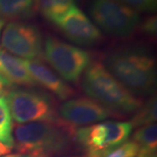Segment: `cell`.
<instances>
[{
	"instance_id": "1",
	"label": "cell",
	"mask_w": 157,
	"mask_h": 157,
	"mask_svg": "<svg viewBox=\"0 0 157 157\" xmlns=\"http://www.w3.org/2000/svg\"><path fill=\"white\" fill-rule=\"evenodd\" d=\"M74 132L65 124H12L13 147L31 157H56L67 150Z\"/></svg>"
},
{
	"instance_id": "2",
	"label": "cell",
	"mask_w": 157,
	"mask_h": 157,
	"mask_svg": "<svg viewBox=\"0 0 157 157\" xmlns=\"http://www.w3.org/2000/svg\"><path fill=\"white\" fill-rule=\"evenodd\" d=\"M107 69L133 94L149 95L156 86L154 58L135 50L119 51L107 56Z\"/></svg>"
},
{
	"instance_id": "3",
	"label": "cell",
	"mask_w": 157,
	"mask_h": 157,
	"mask_svg": "<svg viewBox=\"0 0 157 157\" xmlns=\"http://www.w3.org/2000/svg\"><path fill=\"white\" fill-rule=\"evenodd\" d=\"M83 89L86 94L112 112L131 113L142 102L126 88L101 62L90 63L85 71Z\"/></svg>"
},
{
	"instance_id": "4",
	"label": "cell",
	"mask_w": 157,
	"mask_h": 157,
	"mask_svg": "<svg viewBox=\"0 0 157 157\" xmlns=\"http://www.w3.org/2000/svg\"><path fill=\"white\" fill-rule=\"evenodd\" d=\"M6 99L11 119L17 124H63L53 101L44 92L26 88L10 90Z\"/></svg>"
},
{
	"instance_id": "5",
	"label": "cell",
	"mask_w": 157,
	"mask_h": 157,
	"mask_svg": "<svg viewBox=\"0 0 157 157\" xmlns=\"http://www.w3.org/2000/svg\"><path fill=\"white\" fill-rule=\"evenodd\" d=\"M132 128L129 122L107 121L77 129L75 135L86 157H102L128 140Z\"/></svg>"
},
{
	"instance_id": "6",
	"label": "cell",
	"mask_w": 157,
	"mask_h": 157,
	"mask_svg": "<svg viewBox=\"0 0 157 157\" xmlns=\"http://www.w3.org/2000/svg\"><path fill=\"white\" fill-rule=\"evenodd\" d=\"M90 13L104 32L117 38L131 36L140 23L138 12L118 0H93Z\"/></svg>"
},
{
	"instance_id": "7",
	"label": "cell",
	"mask_w": 157,
	"mask_h": 157,
	"mask_svg": "<svg viewBox=\"0 0 157 157\" xmlns=\"http://www.w3.org/2000/svg\"><path fill=\"white\" fill-rule=\"evenodd\" d=\"M43 54L57 73L71 82L80 78L91 62L88 52L53 37L45 40Z\"/></svg>"
},
{
	"instance_id": "8",
	"label": "cell",
	"mask_w": 157,
	"mask_h": 157,
	"mask_svg": "<svg viewBox=\"0 0 157 157\" xmlns=\"http://www.w3.org/2000/svg\"><path fill=\"white\" fill-rule=\"evenodd\" d=\"M1 45L9 53L28 60L38 59L43 55L40 31L33 25L26 23L7 24L2 34Z\"/></svg>"
},
{
	"instance_id": "9",
	"label": "cell",
	"mask_w": 157,
	"mask_h": 157,
	"mask_svg": "<svg viewBox=\"0 0 157 157\" xmlns=\"http://www.w3.org/2000/svg\"><path fill=\"white\" fill-rule=\"evenodd\" d=\"M52 23L56 25L67 39L78 45H96L103 39L100 29L75 6L54 19Z\"/></svg>"
},
{
	"instance_id": "10",
	"label": "cell",
	"mask_w": 157,
	"mask_h": 157,
	"mask_svg": "<svg viewBox=\"0 0 157 157\" xmlns=\"http://www.w3.org/2000/svg\"><path fill=\"white\" fill-rule=\"evenodd\" d=\"M113 113L89 98H78L65 102L59 110V117L67 127L73 132L78 126L99 122L111 117Z\"/></svg>"
},
{
	"instance_id": "11",
	"label": "cell",
	"mask_w": 157,
	"mask_h": 157,
	"mask_svg": "<svg viewBox=\"0 0 157 157\" xmlns=\"http://www.w3.org/2000/svg\"><path fill=\"white\" fill-rule=\"evenodd\" d=\"M24 65L35 84L51 91L59 100L66 101L74 94L73 88L43 62L39 59H25Z\"/></svg>"
},
{
	"instance_id": "12",
	"label": "cell",
	"mask_w": 157,
	"mask_h": 157,
	"mask_svg": "<svg viewBox=\"0 0 157 157\" xmlns=\"http://www.w3.org/2000/svg\"><path fill=\"white\" fill-rule=\"evenodd\" d=\"M0 76L11 85L33 86L35 84L24 65V60L0 48Z\"/></svg>"
},
{
	"instance_id": "13",
	"label": "cell",
	"mask_w": 157,
	"mask_h": 157,
	"mask_svg": "<svg viewBox=\"0 0 157 157\" xmlns=\"http://www.w3.org/2000/svg\"><path fill=\"white\" fill-rule=\"evenodd\" d=\"M34 0H0V18L17 20L31 14Z\"/></svg>"
},
{
	"instance_id": "14",
	"label": "cell",
	"mask_w": 157,
	"mask_h": 157,
	"mask_svg": "<svg viewBox=\"0 0 157 157\" xmlns=\"http://www.w3.org/2000/svg\"><path fill=\"white\" fill-rule=\"evenodd\" d=\"M75 0H34V9L52 22L74 6Z\"/></svg>"
},
{
	"instance_id": "15",
	"label": "cell",
	"mask_w": 157,
	"mask_h": 157,
	"mask_svg": "<svg viewBox=\"0 0 157 157\" xmlns=\"http://www.w3.org/2000/svg\"><path fill=\"white\" fill-rule=\"evenodd\" d=\"M133 140L139 146V152L147 154H156V124L154 123L138 128L134 134Z\"/></svg>"
},
{
	"instance_id": "16",
	"label": "cell",
	"mask_w": 157,
	"mask_h": 157,
	"mask_svg": "<svg viewBox=\"0 0 157 157\" xmlns=\"http://www.w3.org/2000/svg\"><path fill=\"white\" fill-rule=\"evenodd\" d=\"M156 108V98L154 97L147 101L146 104L141 105L140 108L135 111V114L129 122L131 127L133 128H140L155 123L157 117Z\"/></svg>"
},
{
	"instance_id": "17",
	"label": "cell",
	"mask_w": 157,
	"mask_h": 157,
	"mask_svg": "<svg viewBox=\"0 0 157 157\" xmlns=\"http://www.w3.org/2000/svg\"><path fill=\"white\" fill-rule=\"evenodd\" d=\"M12 122L6 97L0 98V142L13 148Z\"/></svg>"
},
{
	"instance_id": "18",
	"label": "cell",
	"mask_w": 157,
	"mask_h": 157,
	"mask_svg": "<svg viewBox=\"0 0 157 157\" xmlns=\"http://www.w3.org/2000/svg\"><path fill=\"white\" fill-rule=\"evenodd\" d=\"M139 150V146L134 140H126L121 145L112 149L102 157H136Z\"/></svg>"
},
{
	"instance_id": "19",
	"label": "cell",
	"mask_w": 157,
	"mask_h": 157,
	"mask_svg": "<svg viewBox=\"0 0 157 157\" xmlns=\"http://www.w3.org/2000/svg\"><path fill=\"white\" fill-rule=\"evenodd\" d=\"M135 11H153L156 9L157 0H118Z\"/></svg>"
},
{
	"instance_id": "20",
	"label": "cell",
	"mask_w": 157,
	"mask_h": 157,
	"mask_svg": "<svg viewBox=\"0 0 157 157\" xmlns=\"http://www.w3.org/2000/svg\"><path fill=\"white\" fill-rule=\"evenodd\" d=\"M156 16H151V17H147L142 24V31L146 34L154 36L156 34Z\"/></svg>"
},
{
	"instance_id": "21",
	"label": "cell",
	"mask_w": 157,
	"mask_h": 157,
	"mask_svg": "<svg viewBox=\"0 0 157 157\" xmlns=\"http://www.w3.org/2000/svg\"><path fill=\"white\" fill-rule=\"evenodd\" d=\"M10 87L11 86L8 82H6L4 78L0 76V98L2 97H6L8 94V92L10 91Z\"/></svg>"
},
{
	"instance_id": "22",
	"label": "cell",
	"mask_w": 157,
	"mask_h": 157,
	"mask_svg": "<svg viewBox=\"0 0 157 157\" xmlns=\"http://www.w3.org/2000/svg\"><path fill=\"white\" fill-rule=\"evenodd\" d=\"M11 151V148L10 147L6 146V144L0 142V157H3L10 154Z\"/></svg>"
},
{
	"instance_id": "23",
	"label": "cell",
	"mask_w": 157,
	"mask_h": 157,
	"mask_svg": "<svg viewBox=\"0 0 157 157\" xmlns=\"http://www.w3.org/2000/svg\"><path fill=\"white\" fill-rule=\"evenodd\" d=\"M136 157H156V154H147V153L139 152Z\"/></svg>"
},
{
	"instance_id": "24",
	"label": "cell",
	"mask_w": 157,
	"mask_h": 157,
	"mask_svg": "<svg viewBox=\"0 0 157 157\" xmlns=\"http://www.w3.org/2000/svg\"><path fill=\"white\" fill-rule=\"evenodd\" d=\"M3 157H31L26 155H24V154H20V153H17V154H11V155H6L5 156Z\"/></svg>"
},
{
	"instance_id": "25",
	"label": "cell",
	"mask_w": 157,
	"mask_h": 157,
	"mask_svg": "<svg viewBox=\"0 0 157 157\" xmlns=\"http://www.w3.org/2000/svg\"><path fill=\"white\" fill-rule=\"evenodd\" d=\"M5 24H6V20H4V19L0 18V33H1V31H2L3 27L5 26Z\"/></svg>"
}]
</instances>
